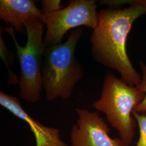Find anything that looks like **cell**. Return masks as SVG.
<instances>
[{"mask_svg":"<svg viewBox=\"0 0 146 146\" xmlns=\"http://www.w3.org/2000/svg\"><path fill=\"white\" fill-rule=\"evenodd\" d=\"M122 9H102L99 12L98 26L90 37L94 60L117 71L125 84L137 86L142 77L131 64L126 52V41L137 19L146 14V0L128 1Z\"/></svg>","mask_w":146,"mask_h":146,"instance_id":"1","label":"cell"},{"mask_svg":"<svg viewBox=\"0 0 146 146\" xmlns=\"http://www.w3.org/2000/svg\"><path fill=\"white\" fill-rule=\"evenodd\" d=\"M82 34V29H74L64 43L47 47L41 76L48 101L70 98L74 87L83 78L84 66L75 56L76 45Z\"/></svg>","mask_w":146,"mask_h":146,"instance_id":"2","label":"cell"},{"mask_svg":"<svg viewBox=\"0 0 146 146\" xmlns=\"http://www.w3.org/2000/svg\"><path fill=\"white\" fill-rule=\"evenodd\" d=\"M145 96L137 86L125 84L109 72L104 77L101 96L93 107L104 113L110 125L117 131L120 139L131 145L137 126L131 115Z\"/></svg>","mask_w":146,"mask_h":146,"instance_id":"3","label":"cell"},{"mask_svg":"<svg viewBox=\"0 0 146 146\" xmlns=\"http://www.w3.org/2000/svg\"><path fill=\"white\" fill-rule=\"evenodd\" d=\"M44 25L42 18L27 22V41L25 47L21 46L16 40L13 28H2L11 35L16 48L21 70L19 83L20 95L22 99L32 104L40 100L43 90L41 69L47 48L43 37Z\"/></svg>","mask_w":146,"mask_h":146,"instance_id":"4","label":"cell"},{"mask_svg":"<svg viewBox=\"0 0 146 146\" xmlns=\"http://www.w3.org/2000/svg\"><path fill=\"white\" fill-rule=\"evenodd\" d=\"M97 5L94 0H72L59 11L43 14L42 20L46 26L44 41L47 47L61 44L65 34L81 26L94 30L99 19Z\"/></svg>","mask_w":146,"mask_h":146,"instance_id":"5","label":"cell"},{"mask_svg":"<svg viewBox=\"0 0 146 146\" xmlns=\"http://www.w3.org/2000/svg\"><path fill=\"white\" fill-rule=\"evenodd\" d=\"M76 123L70 134L72 146H131L120 137L111 138L110 128L98 111L76 110Z\"/></svg>","mask_w":146,"mask_h":146,"instance_id":"6","label":"cell"},{"mask_svg":"<svg viewBox=\"0 0 146 146\" xmlns=\"http://www.w3.org/2000/svg\"><path fill=\"white\" fill-rule=\"evenodd\" d=\"M0 104L13 115L26 122L35 135L36 146H68L61 139L58 129L46 127L34 120L23 109L16 97L1 91Z\"/></svg>","mask_w":146,"mask_h":146,"instance_id":"7","label":"cell"},{"mask_svg":"<svg viewBox=\"0 0 146 146\" xmlns=\"http://www.w3.org/2000/svg\"><path fill=\"white\" fill-rule=\"evenodd\" d=\"M43 13L31 0H1L0 18L17 33L26 32L28 21L42 18Z\"/></svg>","mask_w":146,"mask_h":146,"instance_id":"8","label":"cell"},{"mask_svg":"<svg viewBox=\"0 0 146 146\" xmlns=\"http://www.w3.org/2000/svg\"><path fill=\"white\" fill-rule=\"evenodd\" d=\"M0 48H1V56L5 64V66L7 68L8 75V84H17L19 83V80L15 75L11 72L9 68V52L7 49V47L5 46V43L3 40L2 34V29H1L0 33Z\"/></svg>","mask_w":146,"mask_h":146,"instance_id":"9","label":"cell"},{"mask_svg":"<svg viewBox=\"0 0 146 146\" xmlns=\"http://www.w3.org/2000/svg\"><path fill=\"white\" fill-rule=\"evenodd\" d=\"M133 116L136 121L139 130V138L135 146H146V112L139 113L133 111Z\"/></svg>","mask_w":146,"mask_h":146,"instance_id":"10","label":"cell"},{"mask_svg":"<svg viewBox=\"0 0 146 146\" xmlns=\"http://www.w3.org/2000/svg\"><path fill=\"white\" fill-rule=\"evenodd\" d=\"M140 66L142 72V76L141 82L137 87L145 93V96L140 104L136 107L134 111L139 113H144L146 112V65L144 63L140 62Z\"/></svg>","mask_w":146,"mask_h":146,"instance_id":"11","label":"cell"},{"mask_svg":"<svg viewBox=\"0 0 146 146\" xmlns=\"http://www.w3.org/2000/svg\"><path fill=\"white\" fill-rule=\"evenodd\" d=\"M60 0H43L41 4L43 7L42 11L43 14H48L59 11L62 9L60 5Z\"/></svg>","mask_w":146,"mask_h":146,"instance_id":"12","label":"cell"}]
</instances>
